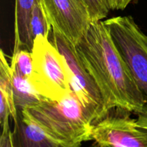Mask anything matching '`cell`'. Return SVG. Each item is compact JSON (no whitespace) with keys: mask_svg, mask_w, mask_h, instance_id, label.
<instances>
[{"mask_svg":"<svg viewBox=\"0 0 147 147\" xmlns=\"http://www.w3.org/2000/svg\"><path fill=\"white\" fill-rule=\"evenodd\" d=\"M137 115V119H136V122H137L138 125L140 126L141 127L145 128L147 129V106L145 105L144 109L136 113Z\"/></svg>","mask_w":147,"mask_h":147,"instance_id":"obj_16","label":"cell"},{"mask_svg":"<svg viewBox=\"0 0 147 147\" xmlns=\"http://www.w3.org/2000/svg\"><path fill=\"white\" fill-rule=\"evenodd\" d=\"M76 46L100 89L106 113L119 107L136 114L144 109L146 99L103 21L91 22Z\"/></svg>","mask_w":147,"mask_h":147,"instance_id":"obj_1","label":"cell"},{"mask_svg":"<svg viewBox=\"0 0 147 147\" xmlns=\"http://www.w3.org/2000/svg\"><path fill=\"white\" fill-rule=\"evenodd\" d=\"M36 0H15L14 11V46L13 53L22 48L31 50L33 39L30 22Z\"/></svg>","mask_w":147,"mask_h":147,"instance_id":"obj_9","label":"cell"},{"mask_svg":"<svg viewBox=\"0 0 147 147\" xmlns=\"http://www.w3.org/2000/svg\"><path fill=\"white\" fill-rule=\"evenodd\" d=\"M14 147H60L35 122L18 111L13 131Z\"/></svg>","mask_w":147,"mask_h":147,"instance_id":"obj_8","label":"cell"},{"mask_svg":"<svg viewBox=\"0 0 147 147\" xmlns=\"http://www.w3.org/2000/svg\"><path fill=\"white\" fill-rule=\"evenodd\" d=\"M0 93L7 98L10 109L11 117L16 121L18 117V110L16 107L11 84V66L7 62L4 51L0 52Z\"/></svg>","mask_w":147,"mask_h":147,"instance_id":"obj_11","label":"cell"},{"mask_svg":"<svg viewBox=\"0 0 147 147\" xmlns=\"http://www.w3.org/2000/svg\"><path fill=\"white\" fill-rule=\"evenodd\" d=\"M134 0H107L111 9L123 10Z\"/></svg>","mask_w":147,"mask_h":147,"instance_id":"obj_15","label":"cell"},{"mask_svg":"<svg viewBox=\"0 0 147 147\" xmlns=\"http://www.w3.org/2000/svg\"><path fill=\"white\" fill-rule=\"evenodd\" d=\"M53 29V43L66 60L70 86L94 124L106 113L98 86L82 62L76 46L59 30Z\"/></svg>","mask_w":147,"mask_h":147,"instance_id":"obj_5","label":"cell"},{"mask_svg":"<svg viewBox=\"0 0 147 147\" xmlns=\"http://www.w3.org/2000/svg\"><path fill=\"white\" fill-rule=\"evenodd\" d=\"M51 28L52 25L45 12L41 1L36 0L30 22V29L33 41L37 35H42L48 38Z\"/></svg>","mask_w":147,"mask_h":147,"instance_id":"obj_12","label":"cell"},{"mask_svg":"<svg viewBox=\"0 0 147 147\" xmlns=\"http://www.w3.org/2000/svg\"><path fill=\"white\" fill-rule=\"evenodd\" d=\"M88 8L92 22L102 20L110 11L107 0H84Z\"/></svg>","mask_w":147,"mask_h":147,"instance_id":"obj_14","label":"cell"},{"mask_svg":"<svg viewBox=\"0 0 147 147\" xmlns=\"http://www.w3.org/2000/svg\"><path fill=\"white\" fill-rule=\"evenodd\" d=\"M131 111L113 108L93 124L92 140L98 146L147 147V129L130 118Z\"/></svg>","mask_w":147,"mask_h":147,"instance_id":"obj_6","label":"cell"},{"mask_svg":"<svg viewBox=\"0 0 147 147\" xmlns=\"http://www.w3.org/2000/svg\"><path fill=\"white\" fill-rule=\"evenodd\" d=\"M34 73L32 84L43 98H63L72 90L68 67L63 55L47 37L37 35L31 50Z\"/></svg>","mask_w":147,"mask_h":147,"instance_id":"obj_3","label":"cell"},{"mask_svg":"<svg viewBox=\"0 0 147 147\" xmlns=\"http://www.w3.org/2000/svg\"><path fill=\"white\" fill-rule=\"evenodd\" d=\"M103 22L143 93L147 106V35L131 16L112 17Z\"/></svg>","mask_w":147,"mask_h":147,"instance_id":"obj_4","label":"cell"},{"mask_svg":"<svg viewBox=\"0 0 147 147\" xmlns=\"http://www.w3.org/2000/svg\"><path fill=\"white\" fill-rule=\"evenodd\" d=\"M10 65L14 66L20 74L31 80L34 73L32 52L27 49H21L17 53H13Z\"/></svg>","mask_w":147,"mask_h":147,"instance_id":"obj_13","label":"cell"},{"mask_svg":"<svg viewBox=\"0 0 147 147\" xmlns=\"http://www.w3.org/2000/svg\"><path fill=\"white\" fill-rule=\"evenodd\" d=\"M10 66L13 94L17 110L22 111L42 101L45 98L36 90L30 80L20 74L14 66Z\"/></svg>","mask_w":147,"mask_h":147,"instance_id":"obj_10","label":"cell"},{"mask_svg":"<svg viewBox=\"0 0 147 147\" xmlns=\"http://www.w3.org/2000/svg\"><path fill=\"white\" fill-rule=\"evenodd\" d=\"M21 112L60 147L79 146L92 140L93 121L73 90L60 100L44 98Z\"/></svg>","mask_w":147,"mask_h":147,"instance_id":"obj_2","label":"cell"},{"mask_svg":"<svg viewBox=\"0 0 147 147\" xmlns=\"http://www.w3.org/2000/svg\"><path fill=\"white\" fill-rule=\"evenodd\" d=\"M52 27L75 45L93 22L84 0H40Z\"/></svg>","mask_w":147,"mask_h":147,"instance_id":"obj_7","label":"cell"}]
</instances>
